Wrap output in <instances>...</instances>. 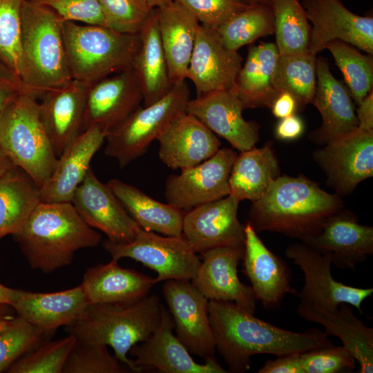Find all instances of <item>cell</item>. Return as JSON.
Returning <instances> with one entry per match:
<instances>
[{"label": "cell", "mask_w": 373, "mask_h": 373, "mask_svg": "<svg viewBox=\"0 0 373 373\" xmlns=\"http://www.w3.org/2000/svg\"><path fill=\"white\" fill-rule=\"evenodd\" d=\"M208 313L216 350L227 363L228 372L249 370L253 355L278 356L333 345L325 332L316 328L302 333L284 329L256 318L232 301L210 300Z\"/></svg>", "instance_id": "obj_1"}, {"label": "cell", "mask_w": 373, "mask_h": 373, "mask_svg": "<svg viewBox=\"0 0 373 373\" xmlns=\"http://www.w3.org/2000/svg\"><path fill=\"white\" fill-rule=\"evenodd\" d=\"M343 209L340 196L303 175H280L253 202L248 222L256 232L284 234L300 241L318 235L327 220Z\"/></svg>", "instance_id": "obj_2"}, {"label": "cell", "mask_w": 373, "mask_h": 373, "mask_svg": "<svg viewBox=\"0 0 373 373\" xmlns=\"http://www.w3.org/2000/svg\"><path fill=\"white\" fill-rule=\"evenodd\" d=\"M14 235L30 266L44 273L70 265L77 250L102 240L71 202H40Z\"/></svg>", "instance_id": "obj_3"}, {"label": "cell", "mask_w": 373, "mask_h": 373, "mask_svg": "<svg viewBox=\"0 0 373 373\" xmlns=\"http://www.w3.org/2000/svg\"><path fill=\"white\" fill-rule=\"evenodd\" d=\"M162 307L155 294L132 303L89 304L80 318L66 326L67 330L84 342L109 345L120 363L132 372H142L127 354L159 327Z\"/></svg>", "instance_id": "obj_4"}, {"label": "cell", "mask_w": 373, "mask_h": 373, "mask_svg": "<svg viewBox=\"0 0 373 373\" xmlns=\"http://www.w3.org/2000/svg\"><path fill=\"white\" fill-rule=\"evenodd\" d=\"M63 22L52 10L23 1L19 79L36 97L73 79L66 59Z\"/></svg>", "instance_id": "obj_5"}, {"label": "cell", "mask_w": 373, "mask_h": 373, "mask_svg": "<svg viewBox=\"0 0 373 373\" xmlns=\"http://www.w3.org/2000/svg\"><path fill=\"white\" fill-rule=\"evenodd\" d=\"M62 30L71 77L88 86L131 68L140 45L138 33L104 26L64 21Z\"/></svg>", "instance_id": "obj_6"}, {"label": "cell", "mask_w": 373, "mask_h": 373, "mask_svg": "<svg viewBox=\"0 0 373 373\" xmlns=\"http://www.w3.org/2000/svg\"><path fill=\"white\" fill-rule=\"evenodd\" d=\"M0 149L40 189L50 178L57 161L39 117V102L17 94L0 119Z\"/></svg>", "instance_id": "obj_7"}, {"label": "cell", "mask_w": 373, "mask_h": 373, "mask_svg": "<svg viewBox=\"0 0 373 373\" xmlns=\"http://www.w3.org/2000/svg\"><path fill=\"white\" fill-rule=\"evenodd\" d=\"M190 91L185 82L173 86L162 98L139 107L106 137L104 153L124 168L144 155L153 140L186 111Z\"/></svg>", "instance_id": "obj_8"}, {"label": "cell", "mask_w": 373, "mask_h": 373, "mask_svg": "<svg viewBox=\"0 0 373 373\" xmlns=\"http://www.w3.org/2000/svg\"><path fill=\"white\" fill-rule=\"evenodd\" d=\"M102 245L112 259L130 258L155 271L156 283L171 279L191 280L201 262L182 234L162 236L140 228L131 242L107 239Z\"/></svg>", "instance_id": "obj_9"}, {"label": "cell", "mask_w": 373, "mask_h": 373, "mask_svg": "<svg viewBox=\"0 0 373 373\" xmlns=\"http://www.w3.org/2000/svg\"><path fill=\"white\" fill-rule=\"evenodd\" d=\"M285 254L303 273L304 285L296 295L300 301L327 309L347 303L363 314L361 305L372 294V287L359 288L336 280L330 256L302 241L289 245Z\"/></svg>", "instance_id": "obj_10"}, {"label": "cell", "mask_w": 373, "mask_h": 373, "mask_svg": "<svg viewBox=\"0 0 373 373\" xmlns=\"http://www.w3.org/2000/svg\"><path fill=\"white\" fill-rule=\"evenodd\" d=\"M237 155L233 149H220L208 160L169 175L164 189L167 203L188 211L229 195V175Z\"/></svg>", "instance_id": "obj_11"}, {"label": "cell", "mask_w": 373, "mask_h": 373, "mask_svg": "<svg viewBox=\"0 0 373 373\" xmlns=\"http://www.w3.org/2000/svg\"><path fill=\"white\" fill-rule=\"evenodd\" d=\"M337 195H348L373 175V130L357 128L314 153Z\"/></svg>", "instance_id": "obj_12"}, {"label": "cell", "mask_w": 373, "mask_h": 373, "mask_svg": "<svg viewBox=\"0 0 373 373\" xmlns=\"http://www.w3.org/2000/svg\"><path fill=\"white\" fill-rule=\"evenodd\" d=\"M162 293L179 341L190 354L205 361L214 358L216 347L209 318V300L186 280H166Z\"/></svg>", "instance_id": "obj_13"}, {"label": "cell", "mask_w": 373, "mask_h": 373, "mask_svg": "<svg viewBox=\"0 0 373 373\" xmlns=\"http://www.w3.org/2000/svg\"><path fill=\"white\" fill-rule=\"evenodd\" d=\"M312 24L309 51L314 55L338 40L373 55V17L350 11L340 0H303Z\"/></svg>", "instance_id": "obj_14"}, {"label": "cell", "mask_w": 373, "mask_h": 373, "mask_svg": "<svg viewBox=\"0 0 373 373\" xmlns=\"http://www.w3.org/2000/svg\"><path fill=\"white\" fill-rule=\"evenodd\" d=\"M71 203L87 224L111 241L131 242L141 228L91 167L76 189Z\"/></svg>", "instance_id": "obj_15"}, {"label": "cell", "mask_w": 373, "mask_h": 373, "mask_svg": "<svg viewBox=\"0 0 373 373\" xmlns=\"http://www.w3.org/2000/svg\"><path fill=\"white\" fill-rule=\"evenodd\" d=\"M239 202L229 195L185 212L182 235L195 252L245 245V225L238 218Z\"/></svg>", "instance_id": "obj_16"}, {"label": "cell", "mask_w": 373, "mask_h": 373, "mask_svg": "<svg viewBox=\"0 0 373 373\" xmlns=\"http://www.w3.org/2000/svg\"><path fill=\"white\" fill-rule=\"evenodd\" d=\"M200 262L192 284L209 300L232 301L254 314L257 300L251 286L242 283L238 266L244 256V246H222L201 253Z\"/></svg>", "instance_id": "obj_17"}, {"label": "cell", "mask_w": 373, "mask_h": 373, "mask_svg": "<svg viewBox=\"0 0 373 373\" xmlns=\"http://www.w3.org/2000/svg\"><path fill=\"white\" fill-rule=\"evenodd\" d=\"M243 110L233 90H216L197 96L189 99L186 107V113L240 152L255 147L259 140V124L245 120Z\"/></svg>", "instance_id": "obj_18"}, {"label": "cell", "mask_w": 373, "mask_h": 373, "mask_svg": "<svg viewBox=\"0 0 373 373\" xmlns=\"http://www.w3.org/2000/svg\"><path fill=\"white\" fill-rule=\"evenodd\" d=\"M128 353L135 357L134 365L142 370L153 368L161 373L228 372L215 357L207 359L203 364L193 360L174 335L172 316L164 306L159 327L141 344L133 345Z\"/></svg>", "instance_id": "obj_19"}, {"label": "cell", "mask_w": 373, "mask_h": 373, "mask_svg": "<svg viewBox=\"0 0 373 373\" xmlns=\"http://www.w3.org/2000/svg\"><path fill=\"white\" fill-rule=\"evenodd\" d=\"M143 96L132 68L89 86L84 113V130L97 126L107 134L140 107Z\"/></svg>", "instance_id": "obj_20"}, {"label": "cell", "mask_w": 373, "mask_h": 373, "mask_svg": "<svg viewBox=\"0 0 373 373\" xmlns=\"http://www.w3.org/2000/svg\"><path fill=\"white\" fill-rule=\"evenodd\" d=\"M242 63L241 55L227 49L215 29L200 25L186 79L193 83L197 96L233 90Z\"/></svg>", "instance_id": "obj_21"}, {"label": "cell", "mask_w": 373, "mask_h": 373, "mask_svg": "<svg viewBox=\"0 0 373 373\" xmlns=\"http://www.w3.org/2000/svg\"><path fill=\"white\" fill-rule=\"evenodd\" d=\"M242 258L243 272L249 280L254 296L266 309L276 308L286 294L297 295L290 285L291 269L271 251L247 222Z\"/></svg>", "instance_id": "obj_22"}, {"label": "cell", "mask_w": 373, "mask_h": 373, "mask_svg": "<svg viewBox=\"0 0 373 373\" xmlns=\"http://www.w3.org/2000/svg\"><path fill=\"white\" fill-rule=\"evenodd\" d=\"M89 86L72 79L45 92L39 102V117L56 155L84 131L83 120Z\"/></svg>", "instance_id": "obj_23"}, {"label": "cell", "mask_w": 373, "mask_h": 373, "mask_svg": "<svg viewBox=\"0 0 373 373\" xmlns=\"http://www.w3.org/2000/svg\"><path fill=\"white\" fill-rule=\"evenodd\" d=\"M316 76L312 104L321 115L322 124L309 137L314 143L326 144L356 129L358 121L347 87L332 75L325 57L317 58Z\"/></svg>", "instance_id": "obj_24"}, {"label": "cell", "mask_w": 373, "mask_h": 373, "mask_svg": "<svg viewBox=\"0 0 373 373\" xmlns=\"http://www.w3.org/2000/svg\"><path fill=\"white\" fill-rule=\"evenodd\" d=\"M302 242L328 254L336 267L354 269L373 254V227L359 224L352 213L341 209L327 220L318 235Z\"/></svg>", "instance_id": "obj_25"}, {"label": "cell", "mask_w": 373, "mask_h": 373, "mask_svg": "<svg viewBox=\"0 0 373 373\" xmlns=\"http://www.w3.org/2000/svg\"><path fill=\"white\" fill-rule=\"evenodd\" d=\"M157 140L160 160L172 169L195 166L215 155L221 146L215 133L186 111L178 115Z\"/></svg>", "instance_id": "obj_26"}, {"label": "cell", "mask_w": 373, "mask_h": 373, "mask_svg": "<svg viewBox=\"0 0 373 373\" xmlns=\"http://www.w3.org/2000/svg\"><path fill=\"white\" fill-rule=\"evenodd\" d=\"M107 133L97 126L84 130L58 157L48 181L39 189L44 202H71L76 189L84 180L94 155Z\"/></svg>", "instance_id": "obj_27"}, {"label": "cell", "mask_w": 373, "mask_h": 373, "mask_svg": "<svg viewBox=\"0 0 373 373\" xmlns=\"http://www.w3.org/2000/svg\"><path fill=\"white\" fill-rule=\"evenodd\" d=\"M88 300L79 285L64 291L41 293L18 290L11 304L19 316L47 333L68 326L80 318Z\"/></svg>", "instance_id": "obj_28"}, {"label": "cell", "mask_w": 373, "mask_h": 373, "mask_svg": "<svg viewBox=\"0 0 373 373\" xmlns=\"http://www.w3.org/2000/svg\"><path fill=\"white\" fill-rule=\"evenodd\" d=\"M297 312L304 320L323 325L328 335L340 338L358 363V372H373V329L356 318L350 305L327 309L300 301Z\"/></svg>", "instance_id": "obj_29"}, {"label": "cell", "mask_w": 373, "mask_h": 373, "mask_svg": "<svg viewBox=\"0 0 373 373\" xmlns=\"http://www.w3.org/2000/svg\"><path fill=\"white\" fill-rule=\"evenodd\" d=\"M160 40L173 86L186 81L200 23L175 1L154 8Z\"/></svg>", "instance_id": "obj_30"}, {"label": "cell", "mask_w": 373, "mask_h": 373, "mask_svg": "<svg viewBox=\"0 0 373 373\" xmlns=\"http://www.w3.org/2000/svg\"><path fill=\"white\" fill-rule=\"evenodd\" d=\"M155 279L131 269L122 268L118 260L91 267L80 285L88 304L127 303L149 294Z\"/></svg>", "instance_id": "obj_31"}, {"label": "cell", "mask_w": 373, "mask_h": 373, "mask_svg": "<svg viewBox=\"0 0 373 373\" xmlns=\"http://www.w3.org/2000/svg\"><path fill=\"white\" fill-rule=\"evenodd\" d=\"M140 48L132 70L142 96L144 106L162 98L173 88L158 30L157 16L152 9L138 32Z\"/></svg>", "instance_id": "obj_32"}, {"label": "cell", "mask_w": 373, "mask_h": 373, "mask_svg": "<svg viewBox=\"0 0 373 373\" xmlns=\"http://www.w3.org/2000/svg\"><path fill=\"white\" fill-rule=\"evenodd\" d=\"M279 55L275 43H261L248 48L233 89L244 109L271 107L279 94L274 82Z\"/></svg>", "instance_id": "obj_33"}, {"label": "cell", "mask_w": 373, "mask_h": 373, "mask_svg": "<svg viewBox=\"0 0 373 373\" xmlns=\"http://www.w3.org/2000/svg\"><path fill=\"white\" fill-rule=\"evenodd\" d=\"M280 176L278 160L269 142L238 154L229 178V195L239 202L262 198Z\"/></svg>", "instance_id": "obj_34"}, {"label": "cell", "mask_w": 373, "mask_h": 373, "mask_svg": "<svg viewBox=\"0 0 373 373\" xmlns=\"http://www.w3.org/2000/svg\"><path fill=\"white\" fill-rule=\"evenodd\" d=\"M106 184L142 229L168 236H182L185 211L157 201L118 179Z\"/></svg>", "instance_id": "obj_35"}, {"label": "cell", "mask_w": 373, "mask_h": 373, "mask_svg": "<svg viewBox=\"0 0 373 373\" xmlns=\"http://www.w3.org/2000/svg\"><path fill=\"white\" fill-rule=\"evenodd\" d=\"M41 202L39 188L26 173L0 176V234H15Z\"/></svg>", "instance_id": "obj_36"}, {"label": "cell", "mask_w": 373, "mask_h": 373, "mask_svg": "<svg viewBox=\"0 0 373 373\" xmlns=\"http://www.w3.org/2000/svg\"><path fill=\"white\" fill-rule=\"evenodd\" d=\"M316 60V55L309 50L279 55L274 75L275 87L278 93H291L299 108L312 104L317 82Z\"/></svg>", "instance_id": "obj_37"}, {"label": "cell", "mask_w": 373, "mask_h": 373, "mask_svg": "<svg viewBox=\"0 0 373 373\" xmlns=\"http://www.w3.org/2000/svg\"><path fill=\"white\" fill-rule=\"evenodd\" d=\"M229 50L238 51L262 37L274 34V17L267 3L250 4L215 29Z\"/></svg>", "instance_id": "obj_38"}, {"label": "cell", "mask_w": 373, "mask_h": 373, "mask_svg": "<svg viewBox=\"0 0 373 373\" xmlns=\"http://www.w3.org/2000/svg\"><path fill=\"white\" fill-rule=\"evenodd\" d=\"M274 17L276 45L280 55L309 50L312 26L299 0H269Z\"/></svg>", "instance_id": "obj_39"}, {"label": "cell", "mask_w": 373, "mask_h": 373, "mask_svg": "<svg viewBox=\"0 0 373 373\" xmlns=\"http://www.w3.org/2000/svg\"><path fill=\"white\" fill-rule=\"evenodd\" d=\"M325 49L332 55L352 99L358 105L372 90V55L361 53L354 46L338 40L327 44Z\"/></svg>", "instance_id": "obj_40"}, {"label": "cell", "mask_w": 373, "mask_h": 373, "mask_svg": "<svg viewBox=\"0 0 373 373\" xmlns=\"http://www.w3.org/2000/svg\"><path fill=\"white\" fill-rule=\"evenodd\" d=\"M23 1L0 0V62L19 79L21 57V8Z\"/></svg>", "instance_id": "obj_41"}, {"label": "cell", "mask_w": 373, "mask_h": 373, "mask_svg": "<svg viewBox=\"0 0 373 373\" xmlns=\"http://www.w3.org/2000/svg\"><path fill=\"white\" fill-rule=\"evenodd\" d=\"M131 370L112 356L107 345L77 339L62 373H128Z\"/></svg>", "instance_id": "obj_42"}, {"label": "cell", "mask_w": 373, "mask_h": 373, "mask_svg": "<svg viewBox=\"0 0 373 373\" xmlns=\"http://www.w3.org/2000/svg\"><path fill=\"white\" fill-rule=\"evenodd\" d=\"M77 338L72 334L39 347L24 355L12 366L13 373H62Z\"/></svg>", "instance_id": "obj_43"}, {"label": "cell", "mask_w": 373, "mask_h": 373, "mask_svg": "<svg viewBox=\"0 0 373 373\" xmlns=\"http://www.w3.org/2000/svg\"><path fill=\"white\" fill-rule=\"evenodd\" d=\"M49 333L32 326L19 317L0 333V372L37 347Z\"/></svg>", "instance_id": "obj_44"}, {"label": "cell", "mask_w": 373, "mask_h": 373, "mask_svg": "<svg viewBox=\"0 0 373 373\" xmlns=\"http://www.w3.org/2000/svg\"><path fill=\"white\" fill-rule=\"evenodd\" d=\"M107 27L137 34L152 10L146 0H97Z\"/></svg>", "instance_id": "obj_45"}, {"label": "cell", "mask_w": 373, "mask_h": 373, "mask_svg": "<svg viewBox=\"0 0 373 373\" xmlns=\"http://www.w3.org/2000/svg\"><path fill=\"white\" fill-rule=\"evenodd\" d=\"M303 373H338L352 371L356 359L343 345L312 349L300 354Z\"/></svg>", "instance_id": "obj_46"}, {"label": "cell", "mask_w": 373, "mask_h": 373, "mask_svg": "<svg viewBox=\"0 0 373 373\" xmlns=\"http://www.w3.org/2000/svg\"><path fill=\"white\" fill-rule=\"evenodd\" d=\"M192 13L200 24L216 29L232 15L247 8L242 0H174Z\"/></svg>", "instance_id": "obj_47"}, {"label": "cell", "mask_w": 373, "mask_h": 373, "mask_svg": "<svg viewBox=\"0 0 373 373\" xmlns=\"http://www.w3.org/2000/svg\"><path fill=\"white\" fill-rule=\"evenodd\" d=\"M54 11L63 21L107 26L97 0H28Z\"/></svg>", "instance_id": "obj_48"}, {"label": "cell", "mask_w": 373, "mask_h": 373, "mask_svg": "<svg viewBox=\"0 0 373 373\" xmlns=\"http://www.w3.org/2000/svg\"><path fill=\"white\" fill-rule=\"evenodd\" d=\"M300 353L278 356L274 360H268L258 370V372L303 373L300 363Z\"/></svg>", "instance_id": "obj_49"}, {"label": "cell", "mask_w": 373, "mask_h": 373, "mask_svg": "<svg viewBox=\"0 0 373 373\" xmlns=\"http://www.w3.org/2000/svg\"><path fill=\"white\" fill-rule=\"evenodd\" d=\"M302 119L293 114L280 119L276 127V136L283 140H292L299 137L304 131Z\"/></svg>", "instance_id": "obj_50"}, {"label": "cell", "mask_w": 373, "mask_h": 373, "mask_svg": "<svg viewBox=\"0 0 373 373\" xmlns=\"http://www.w3.org/2000/svg\"><path fill=\"white\" fill-rule=\"evenodd\" d=\"M298 108L294 97L286 91L280 92L270 107L273 115L280 119L295 114Z\"/></svg>", "instance_id": "obj_51"}, {"label": "cell", "mask_w": 373, "mask_h": 373, "mask_svg": "<svg viewBox=\"0 0 373 373\" xmlns=\"http://www.w3.org/2000/svg\"><path fill=\"white\" fill-rule=\"evenodd\" d=\"M356 116L358 128L367 131L373 130V90L358 105Z\"/></svg>", "instance_id": "obj_52"}, {"label": "cell", "mask_w": 373, "mask_h": 373, "mask_svg": "<svg viewBox=\"0 0 373 373\" xmlns=\"http://www.w3.org/2000/svg\"><path fill=\"white\" fill-rule=\"evenodd\" d=\"M0 87L11 89L20 94H29L21 80L1 62H0Z\"/></svg>", "instance_id": "obj_53"}, {"label": "cell", "mask_w": 373, "mask_h": 373, "mask_svg": "<svg viewBox=\"0 0 373 373\" xmlns=\"http://www.w3.org/2000/svg\"><path fill=\"white\" fill-rule=\"evenodd\" d=\"M20 94L11 89L0 87V119L12 99Z\"/></svg>", "instance_id": "obj_54"}, {"label": "cell", "mask_w": 373, "mask_h": 373, "mask_svg": "<svg viewBox=\"0 0 373 373\" xmlns=\"http://www.w3.org/2000/svg\"><path fill=\"white\" fill-rule=\"evenodd\" d=\"M17 292V289H13L0 284V305H11Z\"/></svg>", "instance_id": "obj_55"}, {"label": "cell", "mask_w": 373, "mask_h": 373, "mask_svg": "<svg viewBox=\"0 0 373 373\" xmlns=\"http://www.w3.org/2000/svg\"><path fill=\"white\" fill-rule=\"evenodd\" d=\"M16 167L0 149V176L15 172Z\"/></svg>", "instance_id": "obj_56"}, {"label": "cell", "mask_w": 373, "mask_h": 373, "mask_svg": "<svg viewBox=\"0 0 373 373\" xmlns=\"http://www.w3.org/2000/svg\"><path fill=\"white\" fill-rule=\"evenodd\" d=\"M174 0H146L148 6L151 8H155Z\"/></svg>", "instance_id": "obj_57"}, {"label": "cell", "mask_w": 373, "mask_h": 373, "mask_svg": "<svg viewBox=\"0 0 373 373\" xmlns=\"http://www.w3.org/2000/svg\"><path fill=\"white\" fill-rule=\"evenodd\" d=\"M14 319L15 318L0 319V333L7 329Z\"/></svg>", "instance_id": "obj_58"}, {"label": "cell", "mask_w": 373, "mask_h": 373, "mask_svg": "<svg viewBox=\"0 0 373 373\" xmlns=\"http://www.w3.org/2000/svg\"><path fill=\"white\" fill-rule=\"evenodd\" d=\"M247 4H256V3H267L269 0H242Z\"/></svg>", "instance_id": "obj_59"}, {"label": "cell", "mask_w": 373, "mask_h": 373, "mask_svg": "<svg viewBox=\"0 0 373 373\" xmlns=\"http://www.w3.org/2000/svg\"><path fill=\"white\" fill-rule=\"evenodd\" d=\"M1 305H0V306H1ZM1 307H0V319H3V318H13V317L10 316H8V315H4V314L2 313V312H1Z\"/></svg>", "instance_id": "obj_60"}, {"label": "cell", "mask_w": 373, "mask_h": 373, "mask_svg": "<svg viewBox=\"0 0 373 373\" xmlns=\"http://www.w3.org/2000/svg\"><path fill=\"white\" fill-rule=\"evenodd\" d=\"M2 237H3V236L0 234V238H1Z\"/></svg>", "instance_id": "obj_61"}]
</instances>
